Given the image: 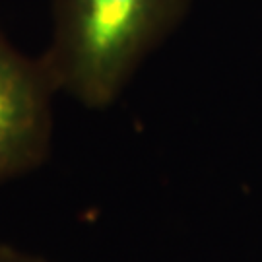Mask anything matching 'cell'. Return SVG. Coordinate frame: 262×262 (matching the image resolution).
Returning a JSON list of instances; mask_svg holds the SVG:
<instances>
[{
  "mask_svg": "<svg viewBox=\"0 0 262 262\" xmlns=\"http://www.w3.org/2000/svg\"><path fill=\"white\" fill-rule=\"evenodd\" d=\"M190 0H51L53 29L41 62L56 92L88 109L119 97Z\"/></svg>",
  "mask_w": 262,
  "mask_h": 262,
  "instance_id": "1",
  "label": "cell"
},
{
  "mask_svg": "<svg viewBox=\"0 0 262 262\" xmlns=\"http://www.w3.org/2000/svg\"><path fill=\"white\" fill-rule=\"evenodd\" d=\"M55 92L41 58L21 55L0 33V181L31 171L45 159Z\"/></svg>",
  "mask_w": 262,
  "mask_h": 262,
  "instance_id": "2",
  "label": "cell"
},
{
  "mask_svg": "<svg viewBox=\"0 0 262 262\" xmlns=\"http://www.w3.org/2000/svg\"><path fill=\"white\" fill-rule=\"evenodd\" d=\"M0 262H41L37 258H31L28 254L18 253L8 247H0Z\"/></svg>",
  "mask_w": 262,
  "mask_h": 262,
  "instance_id": "3",
  "label": "cell"
}]
</instances>
